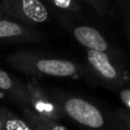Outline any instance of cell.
I'll list each match as a JSON object with an SVG mask.
<instances>
[{
    "label": "cell",
    "instance_id": "cell-15",
    "mask_svg": "<svg viewBox=\"0 0 130 130\" xmlns=\"http://www.w3.org/2000/svg\"><path fill=\"white\" fill-rule=\"evenodd\" d=\"M0 130H5V128H4V120H2V115H1V111H0Z\"/></svg>",
    "mask_w": 130,
    "mask_h": 130
},
{
    "label": "cell",
    "instance_id": "cell-9",
    "mask_svg": "<svg viewBox=\"0 0 130 130\" xmlns=\"http://www.w3.org/2000/svg\"><path fill=\"white\" fill-rule=\"evenodd\" d=\"M22 117L29 123L31 130H69L59 121L40 117L31 110L22 111Z\"/></svg>",
    "mask_w": 130,
    "mask_h": 130
},
{
    "label": "cell",
    "instance_id": "cell-16",
    "mask_svg": "<svg viewBox=\"0 0 130 130\" xmlns=\"http://www.w3.org/2000/svg\"><path fill=\"white\" fill-rule=\"evenodd\" d=\"M2 18H5V16H4V14H2L1 9H0V20H2Z\"/></svg>",
    "mask_w": 130,
    "mask_h": 130
},
{
    "label": "cell",
    "instance_id": "cell-8",
    "mask_svg": "<svg viewBox=\"0 0 130 130\" xmlns=\"http://www.w3.org/2000/svg\"><path fill=\"white\" fill-rule=\"evenodd\" d=\"M0 94L15 104L21 111L30 110L26 82L0 69Z\"/></svg>",
    "mask_w": 130,
    "mask_h": 130
},
{
    "label": "cell",
    "instance_id": "cell-1",
    "mask_svg": "<svg viewBox=\"0 0 130 130\" xmlns=\"http://www.w3.org/2000/svg\"><path fill=\"white\" fill-rule=\"evenodd\" d=\"M6 62L14 70L31 78H85L90 79L87 66L73 59L62 58L33 49H18L6 57ZM91 80V79H90Z\"/></svg>",
    "mask_w": 130,
    "mask_h": 130
},
{
    "label": "cell",
    "instance_id": "cell-6",
    "mask_svg": "<svg viewBox=\"0 0 130 130\" xmlns=\"http://www.w3.org/2000/svg\"><path fill=\"white\" fill-rule=\"evenodd\" d=\"M26 90L29 96L30 110L40 117L47 119L61 121L64 117L59 104L52 96L50 91H47L39 83L37 78H30L26 81Z\"/></svg>",
    "mask_w": 130,
    "mask_h": 130
},
{
    "label": "cell",
    "instance_id": "cell-2",
    "mask_svg": "<svg viewBox=\"0 0 130 130\" xmlns=\"http://www.w3.org/2000/svg\"><path fill=\"white\" fill-rule=\"evenodd\" d=\"M52 96L59 104L64 117L82 130H126L113 111L101 106L96 102L63 90H52Z\"/></svg>",
    "mask_w": 130,
    "mask_h": 130
},
{
    "label": "cell",
    "instance_id": "cell-5",
    "mask_svg": "<svg viewBox=\"0 0 130 130\" xmlns=\"http://www.w3.org/2000/svg\"><path fill=\"white\" fill-rule=\"evenodd\" d=\"M53 17L56 18L61 23L62 26L70 32L74 40L86 48V50L113 55L111 43L97 27L86 24V23H79L75 20V17L70 15L54 14Z\"/></svg>",
    "mask_w": 130,
    "mask_h": 130
},
{
    "label": "cell",
    "instance_id": "cell-10",
    "mask_svg": "<svg viewBox=\"0 0 130 130\" xmlns=\"http://www.w3.org/2000/svg\"><path fill=\"white\" fill-rule=\"evenodd\" d=\"M54 14L70 15L76 17L83 13L81 0H42Z\"/></svg>",
    "mask_w": 130,
    "mask_h": 130
},
{
    "label": "cell",
    "instance_id": "cell-14",
    "mask_svg": "<svg viewBox=\"0 0 130 130\" xmlns=\"http://www.w3.org/2000/svg\"><path fill=\"white\" fill-rule=\"evenodd\" d=\"M124 27H126L127 36H128L129 42H130V22H129V21H124Z\"/></svg>",
    "mask_w": 130,
    "mask_h": 130
},
{
    "label": "cell",
    "instance_id": "cell-3",
    "mask_svg": "<svg viewBox=\"0 0 130 130\" xmlns=\"http://www.w3.org/2000/svg\"><path fill=\"white\" fill-rule=\"evenodd\" d=\"M85 65L92 82L111 90H120L126 83V71L113 55L86 50Z\"/></svg>",
    "mask_w": 130,
    "mask_h": 130
},
{
    "label": "cell",
    "instance_id": "cell-7",
    "mask_svg": "<svg viewBox=\"0 0 130 130\" xmlns=\"http://www.w3.org/2000/svg\"><path fill=\"white\" fill-rule=\"evenodd\" d=\"M43 33L27 25L15 21L2 18L0 20V45H18L40 41Z\"/></svg>",
    "mask_w": 130,
    "mask_h": 130
},
{
    "label": "cell",
    "instance_id": "cell-11",
    "mask_svg": "<svg viewBox=\"0 0 130 130\" xmlns=\"http://www.w3.org/2000/svg\"><path fill=\"white\" fill-rule=\"evenodd\" d=\"M81 1L87 4L98 15H101V16L107 15L108 9H110L108 0H81Z\"/></svg>",
    "mask_w": 130,
    "mask_h": 130
},
{
    "label": "cell",
    "instance_id": "cell-4",
    "mask_svg": "<svg viewBox=\"0 0 130 130\" xmlns=\"http://www.w3.org/2000/svg\"><path fill=\"white\" fill-rule=\"evenodd\" d=\"M5 18L36 27L53 18V13L42 0H0Z\"/></svg>",
    "mask_w": 130,
    "mask_h": 130
},
{
    "label": "cell",
    "instance_id": "cell-12",
    "mask_svg": "<svg viewBox=\"0 0 130 130\" xmlns=\"http://www.w3.org/2000/svg\"><path fill=\"white\" fill-rule=\"evenodd\" d=\"M117 119L126 130H130V110L128 108H115L113 110Z\"/></svg>",
    "mask_w": 130,
    "mask_h": 130
},
{
    "label": "cell",
    "instance_id": "cell-13",
    "mask_svg": "<svg viewBox=\"0 0 130 130\" xmlns=\"http://www.w3.org/2000/svg\"><path fill=\"white\" fill-rule=\"evenodd\" d=\"M118 1V7L123 16L124 21H129L130 22V0H117Z\"/></svg>",
    "mask_w": 130,
    "mask_h": 130
}]
</instances>
